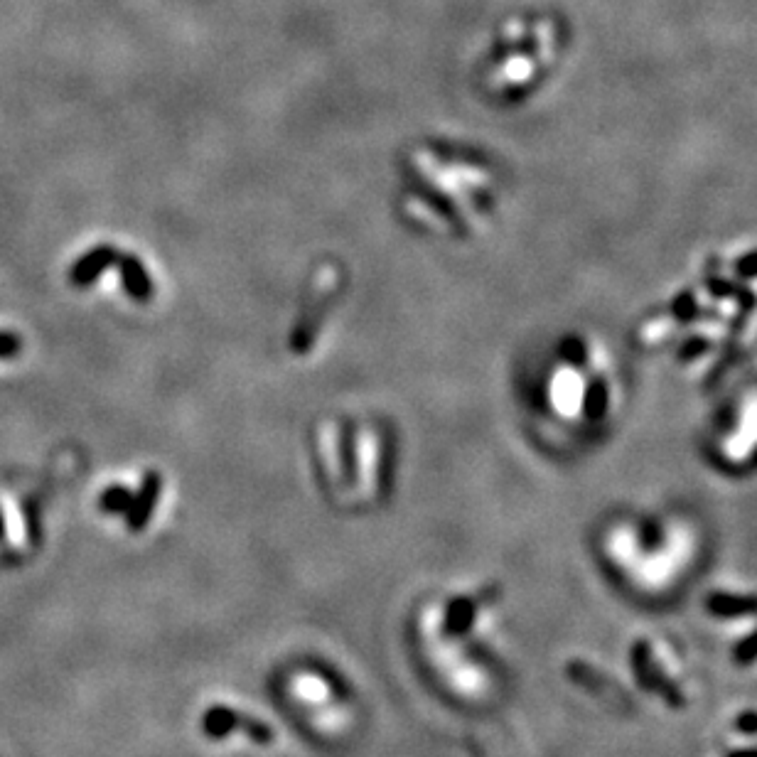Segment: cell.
<instances>
[{
  "mask_svg": "<svg viewBox=\"0 0 757 757\" xmlns=\"http://www.w3.org/2000/svg\"><path fill=\"white\" fill-rule=\"evenodd\" d=\"M283 699L308 733L337 738L354 721L352 691L345 679L315 662H300L281 676Z\"/></svg>",
  "mask_w": 757,
  "mask_h": 757,
  "instance_id": "obj_4",
  "label": "cell"
},
{
  "mask_svg": "<svg viewBox=\"0 0 757 757\" xmlns=\"http://www.w3.org/2000/svg\"><path fill=\"white\" fill-rule=\"evenodd\" d=\"M168 482L158 470L123 472L99 495V512L121 524V534L138 539L160 524Z\"/></svg>",
  "mask_w": 757,
  "mask_h": 757,
  "instance_id": "obj_5",
  "label": "cell"
},
{
  "mask_svg": "<svg viewBox=\"0 0 757 757\" xmlns=\"http://www.w3.org/2000/svg\"><path fill=\"white\" fill-rule=\"evenodd\" d=\"M492 598L472 590L443 593L421 605L413 617L423 664L450 696L460 701H485L495 679L482 662L485 635L492 625Z\"/></svg>",
  "mask_w": 757,
  "mask_h": 757,
  "instance_id": "obj_3",
  "label": "cell"
},
{
  "mask_svg": "<svg viewBox=\"0 0 757 757\" xmlns=\"http://www.w3.org/2000/svg\"><path fill=\"white\" fill-rule=\"evenodd\" d=\"M490 177L458 150L436 141H418L399 160L396 209L418 234L467 236L477 229L480 192Z\"/></svg>",
  "mask_w": 757,
  "mask_h": 757,
  "instance_id": "obj_1",
  "label": "cell"
},
{
  "mask_svg": "<svg viewBox=\"0 0 757 757\" xmlns=\"http://www.w3.org/2000/svg\"><path fill=\"white\" fill-rule=\"evenodd\" d=\"M20 350V342L13 335H0V357H10Z\"/></svg>",
  "mask_w": 757,
  "mask_h": 757,
  "instance_id": "obj_9",
  "label": "cell"
},
{
  "mask_svg": "<svg viewBox=\"0 0 757 757\" xmlns=\"http://www.w3.org/2000/svg\"><path fill=\"white\" fill-rule=\"evenodd\" d=\"M195 726L204 743L222 750H236V743L239 748L254 750H273L278 745V733L268 726L266 718L251 713V708H244L239 701L204 703Z\"/></svg>",
  "mask_w": 757,
  "mask_h": 757,
  "instance_id": "obj_7",
  "label": "cell"
},
{
  "mask_svg": "<svg viewBox=\"0 0 757 757\" xmlns=\"http://www.w3.org/2000/svg\"><path fill=\"white\" fill-rule=\"evenodd\" d=\"M99 273H111L109 281L104 283L106 291L121 295V303L131 305V308H150L158 303L160 295V281L155 276L153 266L143 254L128 249V246H99L94 254L74 268V283L87 286L94 276Z\"/></svg>",
  "mask_w": 757,
  "mask_h": 757,
  "instance_id": "obj_6",
  "label": "cell"
},
{
  "mask_svg": "<svg viewBox=\"0 0 757 757\" xmlns=\"http://www.w3.org/2000/svg\"><path fill=\"white\" fill-rule=\"evenodd\" d=\"M320 492L342 512H364L389 495L396 440L374 416H322L308 436Z\"/></svg>",
  "mask_w": 757,
  "mask_h": 757,
  "instance_id": "obj_2",
  "label": "cell"
},
{
  "mask_svg": "<svg viewBox=\"0 0 757 757\" xmlns=\"http://www.w3.org/2000/svg\"><path fill=\"white\" fill-rule=\"evenodd\" d=\"M0 512H3L8 544L13 546L15 551L28 549V524H25L23 509H20L18 499L10 495H0Z\"/></svg>",
  "mask_w": 757,
  "mask_h": 757,
  "instance_id": "obj_8",
  "label": "cell"
}]
</instances>
